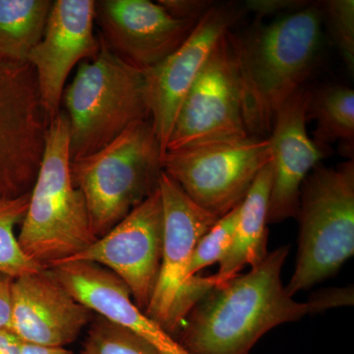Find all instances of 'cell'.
Returning <instances> with one entry per match:
<instances>
[{
    "mask_svg": "<svg viewBox=\"0 0 354 354\" xmlns=\"http://www.w3.org/2000/svg\"><path fill=\"white\" fill-rule=\"evenodd\" d=\"M290 247L269 252L262 263L216 286L202 298L176 335L188 354H249L261 337L309 315L306 302L288 292L281 271Z\"/></svg>",
    "mask_w": 354,
    "mask_h": 354,
    "instance_id": "6da1fadb",
    "label": "cell"
},
{
    "mask_svg": "<svg viewBox=\"0 0 354 354\" xmlns=\"http://www.w3.org/2000/svg\"><path fill=\"white\" fill-rule=\"evenodd\" d=\"M320 3L307 4L269 24L234 34L242 113L250 136L268 138L281 106L311 73L322 39Z\"/></svg>",
    "mask_w": 354,
    "mask_h": 354,
    "instance_id": "7a4b0ae2",
    "label": "cell"
},
{
    "mask_svg": "<svg viewBox=\"0 0 354 354\" xmlns=\"http://www.w3.org/2000/svg\"><path fill=\"white\" fill-rule=\"evenodd\" d=\"M70 165L69 121L60 109L48 124L43 158L18 235L26 255L44 269L73 257L97 241Z\"/></svg>",
    "mask_w": 354,
    "mask_h": 354,
    "instance_id": "3957f363",
    "label": "cell"
},
{
    "mask_svg": "<svg viewBox=\"0 0 354 354\" xmlns=\"http://www.w3.org/2000/svg\"><path fill=\"white\" fill-rule=\"evenodd\" d=\"M62 102L71 160L92 155L134 123L151 120L146 70L121 59L102 39L99 55L79 66Z\"/></svg>",
    "mask_w": 354,
    "mask_h": 354,
    "instance_id": "277c9868",
    "label": "cell"
},
{
    "mask_svg": "<svg viewBox=\"0 0 354 354\" xmlns=\"http://www.w3.org/2000/svg\"><path fill=\"white\" fill-rule=\"evenodd\" d=\"M162 152L151 120L134 123L99 151L71 160L95 239L111 232L158 189Z\"/></svg>",
    "mask_w": 354,
    "mask_h": 354,
    "instance_id": "5b68a950",
    "label": "cell"
},
{
    "mask_svg": "<svg viewBox=\"0 0 354 354\" xmlns=\"http://www.w3.org/2000/svg\"><path fill=\"white\" fill-rule=\"evenodd\" d=\"M298 252L286 292L293 295L332 278L354 254V162L318 164L300 190Z\"/></svg>",
    "mask_w": 354,
    "mask_h": 354,
    "instance_id": "8992f818",
    "label": "cell"
},
{
    "mask_svg": "<svg viewBox=\"0 0 354 354\" xmlns=\"http://www.w3.org/2000/svg\"><path fill=\"white\" fill-rule=\"evenodd\" d=\"M158 190L164 209V244L160 274L145 313L176 339L198 302L216 288L215 276L187 278L198 241L218 218L195 204L164 171Z\"/></svg>",
    "mask_w": 354,
    "mask_h": 354,
    "instance_id": "52a82bcc",
    "label": "cell"
},
{
    "mask_svg": "<svg viewBox=\"0 0 354 354\" xmlns=\"http://www.w3.org/2000/svg\"><path fill=\"white\" fill-rule=\"evenodd\" d=\"M272 160L269 138L167 151L162 171L195 204L221 218L243 202L256 177Z\"/></svg>",
    "mask_w": 354,
    "mask_h": 354,
    "instance_id": "ba28073f",
    "label": "cell"
},
{
    "mask_svg": "<svg viewBox=\"0 0 354 354\" xmlns=\"http://www.w3.org/2000/svg\"><path fill=\"white\" fill-rule=\"evenodd\" d=\"M248 136L234 34L230 30L216 44L186 95L165 152L230 143Z\"/></svg>",
    "mask_w": 354,
    "mask_h": 354,
    "instance_id": "9c48e42d",
    "label": "cell"
},
{
    "mask_svg": "<svg viewBox=\"0 0 354 354\" xmlns=\"http://www.w3.org/2000/svg\"><path fill=\"white\" fill-rule=\"evenodd\" d=\"M48 121L29 64H0V201L31 192Z\"/></svg>",
    "mask_w": 354,
    "mask_h": 354,
    "instance_id": "30bf717a",
    "label": "cell"
},
{
    "mask_svg": "<svg viewBox=\"0 0 354 354\" xmlns=\"http://www.w3.org/2000/svg\"><path fill=\"white\" fill-rule=\"evenodd\" d=\"M162 244L164 209L158 189L111 232L59 264L88 262L106 268L125 283L135 304L145 312L160 274Z\"/></svg>",
    "mask_w": 354,
    "mask_h": 354,
    "instance_id": "8fae6325",
    "label": "cell"
},
{
    "mask_svg": "<svg viewBox=\"0 0 354 354\" xmlns=\"http://www.w3.org/2000/svg\"><path fill=\"white\" fill-rule=\"evenodd\" d=\"M245 12L236 4H213L176 51L146 70L151 121L162 157L186 95L216 44Z\"/></svg>",
    "mask_w": 354,
    "mask_h": 354,
    "instance_id": "7c38bea8",
    "label": "cell"
},
{
    "mask_svg": "<svg viewBox=\"0 0 354 354\" xmlns=\"http://www.w3.org/2000/svg\"><path fill=\"white\" fill-rule=\"evenodd\" d=\"M95 24L94 0L53 1L43 38L28 57L50 122L60 111L72 69L99 55L101 39L95 35Z\"/></svg>",
    "mask_w": 354,
    "mask_h": 354,
    "instance_id": "4fadbf2b",
    "label": "cell"
},
{
    "mask_svg": "<svg viewBox=\"0 0 354 354\" xmlns=\"http://www.w3.org/2000/svg\"><path fill=\"white\" fill-rule=\"evenodd\" d=\"M100 38L118 57L140 69L152 68L188 38L197 22L179 20L150 0L95 1Z\"/></svg>",
    "mask_w": 354,
    "mask_h": 354,
    "instance_id": "5bb4252c",
    "label": "cell"
},
{
    "mask_svg": "<svg viewBox=\"0 0 354 354\" xmlns=\"http://www.w3.org/2000/svg\"><path fill=\"white\" fill-rule=\"evenodd\" d=\"M93 312L50 269L14 279L10 328L23 344L65 348L92 322Z\"/></svg>",
    "mask_w": 354,
    "mask_h": 354,
    "instance_id": "9a60e30c",
    "label": "cell"
},
{
    "mask_svg": "<svg viewBox=\"0 0 354 354\" xmlns=\"http://www.w3.org/2000/svg\"><path fill=\"white\" fill-rule=\"evenodd\" d=\"M310 95L311 91L304 88L291 95L277 113L268 137L272 152L268 225L297 218L302 184L327 155L307 132Z\"/></svg>",
    "mask_w": 354,
    "mask_h": 354,
    "instance_id": "2e32d148",
    "label": "cell"
},
{
    "mask_svg": "<svg viewBox=\"0 0 354 354\" xmlns=\"http://www.w3.org/2000/svg\"><path fill=\"white\" fill-rule=\"evenodd\" d=\"M50 270L70 295L93 313L131 330L160 354H188L171 335L135 304L125 283L106 268L93 263L69 262Z\"/></svg>",
    "mask_w": 354,
    "mask_h": 354,
    "instance_id": "e0dca14e",
    "label": "cell"
},
{
    "mask_svg": "<svg viewBox=\"0 0 354 354\" xmlns=\"http://www.w3.org/2000/svg\"><path fill=\"white\" fill-rule=\"evenodd\" d=\"M271 183L272 165L270 162L256 177L252 187L241 203L232 245L218 263V272L214 274L216 286L223 285L241 274L247 266L251 269L259 265L269 254L268 209Z\"/></svg>",
    "mask_w": 354,
    "mask_h": 354,
    "instance_id": "ac0fdd59",
    "label": "cell"
},
{
    "mask_svg": "<svg viewBox=\"0 0 354 354\" xmlns=\"http://www.w3.org/2000/svg\"><path fill=\"white\" fill-rule=\"evenodd\" d=\"M53 1L0 0V64L23 65L43 38Z\"/></svg>",
    "mask_w": 354,
    "mask_h": 354,
    "instance_id": "d6986e66",
    "label": "cell"
},
{
    "mask_svg": "<svg viewBox=\"0 0 354 354\" xmlns=\"http://www.w3.org/2000/svg\"><path fill=\"white\" fill-rule=\"evenodd\" d=\"M316 121L313 142L324 153L335 141L353 147L354 91L342 85H330L311 92L307 120Z\"/></svg>",
    "mask_w": 354,
    "mask_h": 354,
    "instance_id": "ffe728a7",
    "label": "cell"
},
{
    "mask_svg": "<svg viewBox=\"0 0 354 354\" xmlns=\"http://www.w3.org/2000/svg\"><path fill=\"white\" fill-rule=\"evenodd\" d=\"M31 192L0 201V274L13 279L44 270L21 248L15 227L24 220Z\"/></svg>",
    "mask_w": 354,
    "mask_h": 354,
    "instance_id": "44dd1931",
    "label": "cell"
},
{
    "mask_svg": "<svg viewBox=\"0 0 354 354\" xmlns=\"http://www.w3.org/2000/svg\"><path fill=\"white\" fill-rule=\"evenodd\" d=\"M80 354H160L131 330L97 316L88 325Z\"/></svg>",
    "mask_w": 354,
    "mask_h": 354,
    "instance_id": "7402d4cb",
    "label": "cell"
},
{
    "mask_svg": "<svg viewBox=\"0 0 354 354\" xmlns=\"http://www.w3.org/2000/svg\"><path fill=\"white\" fill-rule=\"evenodd\" d=\"M241 205L218 218L214 227L198 241L188 266V279H192L205 268L220 263L223 259L232 245Z\"/></svg>",
    "mask_w": 354,
    "mask_h": 354,
    "instance_id": "603a6c76",
    "label": "cell"
},
{
    "mask_svg": "<svg viewBox=\"0 0 354 354\" xmlns=\"http://www.w3.org/2000/svg\"><path fill=\"white\" fill-rule=\"evenodd\" d=\"M323 20L328 26L344 64L353 74L354 69V1L328 0L320 2Z\"/></svg>",
    "mask_w": 354,
    "mask_h": 354,
    "instance_id": "cb8c5ba5",
    "label": "cell"
},
{
    "mask_svg": "<svg viewBox=\"0 0 354 354\" xmlns=\"http://www.w3.org/2000/svg\"><path fill=\"white\" fill-rule=\"evenodd\" d=\"M353 288H335L316 291L309 297V314L322 313L335 307L349 306L353 304Z\"/></svg>",
    "mask_w": 354,
    "mask_h": 354,
    "instance_id": "d4e9b609",
    "label": "cell"
},
{
    "mask_svg": "<svg viewBox=\"0 0 354 354\" xmlns=\"http://www.w3.org/2000/svg\"><path fill=\"white\" fill-rule=\"evenodd\" d=\"M158 3L164 7L172 17L195 22L201 19L209 7L213 6L212 2L203 0H158Z\"/></svg>",
    "mask_w": 354,
    "mask_h": 354,
    "instance_id": "484cf974",
    "label": "cell"
},
{
    "mask_svg": "<svg viewBox=\"0 0 354 354\" xmlns=\"http://www.w3.org/2000/svg\"><path fill=\"white\" fill-rule=\"evenodd\" d=\"M307 2L297 1V0H250L247 1L245 4L246 12L248 10L253 11L254 13L258 14L261 17L270 15L274 12H291V11L297 10L307 6Z\"/></svg>",
    "mask_w": 354,
    "mask_h": 354,
    "instance_id": "4316f807",
    "label": "cell"
},
{
    "mask_svg": "<svg viewBox=\"0 0 354 354\" xmlns=\"http://www.w3.org/2000/svg\"><path fill=\"white\" fill-rule=\"evenodd\" d=\"M14 279L7 274H0V330L10 328Z\"/></svg>",
    "mask_w": 354,
    "mask_h": 354,
    "instance_id": "83f0119b",
    "label": "cell"
},
{
    "mask_svg": "<svg viewBox=\"0 0 354 354\" xmlns=\"http://www.w3.org/2000/svg\"><path fill=\"white\" fill-rule=\"evenodd\" d=\"M23 342L9 330H0V354H22Z\"/></svg>",
    "mask_w": 354,
    "mask_h": 354,
    "instance_id": "f1b7e54d",
    "label": "cell"
},
{
    "mask_svg": "<svg viewBox=\"0 0 354 354\" xmlns=\"http://www.w3.org/2000/svg\"><path fill=\"white\" fill-rule=\"evenodd\" d=\"M22 354H76L66 348H46L23 344Z\"/></svg>",
    "mask_w": 354,
    "mask_h": 354,
    "instance_id": "f546056e",
    "label": "cell"
}]
</instances>
